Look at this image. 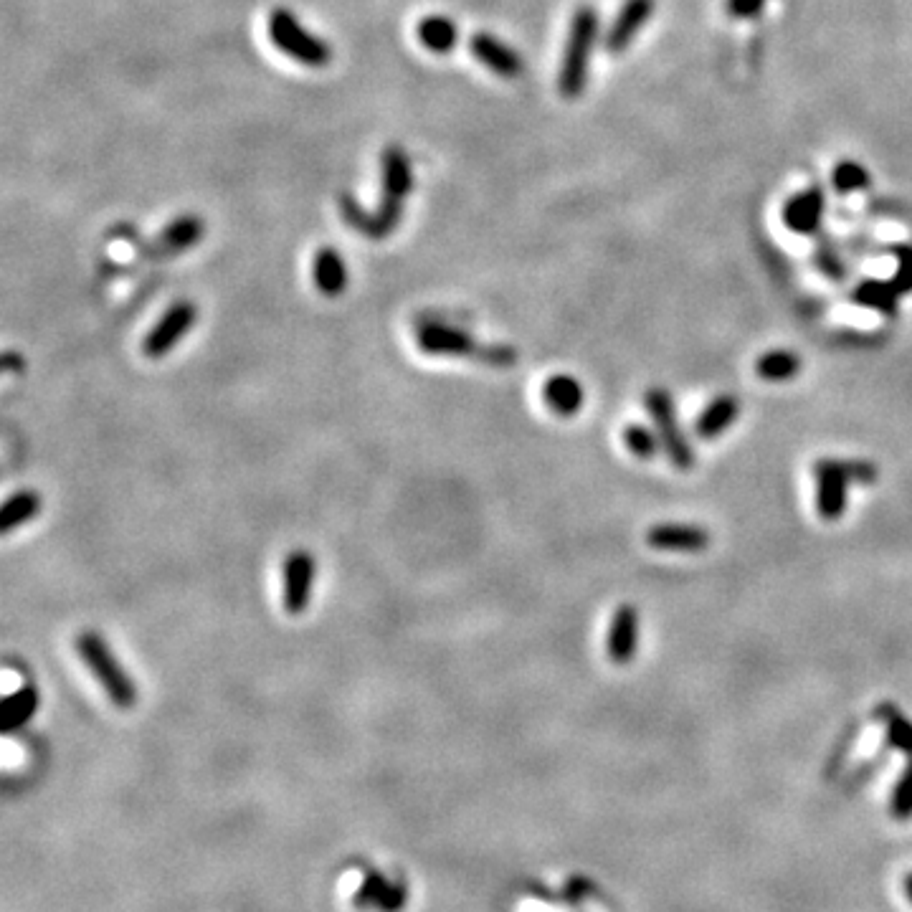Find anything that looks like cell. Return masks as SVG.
Listing matches in <instances>:
<instances>
[{"mask_svg":"<svg viewBox=\"0 0 912 912\" xmlns=\"http://www.w3.org/2000/svg\"><path fill=\"white\" fill-rule=\"evenodd\" d=\"M380 175H383V196L378 211H365L353 196H340V211L345 223L368 239H386L398 228L403 218V206L413 190L411 158L403 147L391 145L380 155Z\"/></svg>","mask_w":912,"mask_h":912,"instance_id":"cell-1","label":"cell"},{"mask_svg":"<svg viewBox=\"0 0 912 912\" xmlns=\"http://www.w3.org/2000/svg\"><path fill=\"white\" fill-rule=\"evenodd\" d=\"M416 345L421 353L439 358H474L492 368H512L517 363V350L512 345H484L469 332L456 330L444 322H421L416 327Z\"/></svg>","mask_w":912,"mask_h":912,"instance_id":"cell-2","label":"cell"},{"mask_svg":"<svg viewBox=\"0 0 912 912\" xmlns=\"http://www.w3.org/2000/svg\"><path fill=\"white\" fill-rule=\"evenodd\" d=\"M598 38V13L596 8L581 6L570 18L568 41H565L563 61L558 71V89L565 99H576L586 89L588 64H591L593 46Z\"/></svg>","mask_w":912,"mask_h":912,"instance_id":"cell-3","label":"cell"},{"mask_svg":"<svg viewBox=\"0 0 912 912\" xmlns=\"http://www.w3.org/2000/svg\"><path fill=\"white\" fill-rule=\"evenodd\" d=\"M76 654L84 659V664L89 667V672L94 674L99 684H102V690L107 692L109 702L114 707H120V710H130L135 707L137 702V687L132 682L130 674L125 672L114 652L109 649L107 639L97 631H82V634L74 639Z\"/></svg>","mask_w":912,"mask_h":912,"instance_id":"cell-4","label":"cell"},{"mask_svg":"<svg viewBox=\"0 0 912 912\" xmlns=\"http://www.w3.org/2000/svg\"><path fill=\"white\" fill-rule=\"evenodd\" d=\"M266 28H269L272 44L297 64L307 66V69H325L332 61L330 44L310 28H304L289 8H274Z\"/></svg>","mask_w":912,"mask_h":912,"instance_id":"cell-5","label":"cell"},{"mask_svg":"<svg viewBox=\"0 0 912 912\" xmlns=\"http://www.w3.org/2000/svg\"><path fill=\"white\" fill-rule=\"evenodd\" d=\"M644 406L649 411V416H652L654 426H657L659 441H662V449L669 456V462L677 469H682V472H690L695 467V451H692L690 441L679 429L672 393L664 391V388H649L644 393Z\"/></svg>","mask_w":912,"mask_h":912,"instance_id":"cell-6","label":"cell"},{"mask_svg":"<svg viewBox=\"0 0 912 912\" xmlns=\"http://www.w3.org/2000/svg\"><path fill=\"white\" fill-rule=\"evenodd\" d=\"M198 320V307L190 299H180V302L170 304V310L155 322L150 332L142 340V353L150 360H160L170 353V350L193 330Z\"/></svg>","mask_w":912,"mask_h":912,"instance_id":"cell-7","label":"cell"},{"mask_svg":"<svg viewBox=\"0 0 912 912\" xmlns=\"http://www.w3.org/2000/svg\"><path fill=\"white\" fill-rule=\"evenodd\" d=\"M284 591L282 603L289 616H302L312 603V591H315L317 560L307 550H294L287 555L282 565Z\"/></svg>","mask_w":912,"mask_h":912,"instance_id":"cell-8","label":"cell"},{"mask_svg":"<svg viewBox=\"0 0 912 912\" xmlns=\"http://www.w3.org/2000/svg\"><path fill=\"white\" fill-rule=\"evenodd\" d=\"M816 482V510L819 517L826 522H834L847 512V492H849V474L844 469V462L839 459H821L814 467Z\"/></svg>","mask_w":912,"mask_h":912,"instance_id":"cell-9","label":"cell"},{"mask_svg":"<svg viewBox=\"0 0 912 912\" xmlns=\"http://www.w3.org/2000/svg\"><path fill=\"white\" fill-rule=\"evenodd\" d=\"M649 548L662 553H705L712 543V535L700 525L684 522H659L646 532Z\"/></svg>","mask_w":912,"mask_h":912,"instance_id":"cell-10","label":"cell"},{"mask_svg":"<svg viewBox=\"0 0 912 912\" xmlns=\"http://www.w3.org/2000/svg\"><path fill=\"white\" fill-rule=\"evenodd\" d=\"M469 51H472L479 64L487 66L489 71H494L502 79H517L525 71L522 56L510 44L492 36V33H474L472 41H469Z\"/></svg>","mask_w":912,"mask_h":912,"instance_id":"cell-11","label":"cell"},{"mask_svg":"<svg viewBox=\"0 0 912 912\" xmlns=\"http://www.w3.org/2000/svg\"><path fill=\"white\" fill-rule=\"evenodd\" d=\"M639 649V611L631 603L616 608L606 636V654L614 664H629Z\"/></svg>","mask_w":912,"mask_h":912,"instance_id":"cell-12","label":"cell"},{"mask_svg":"<svg viewBox=\"0 0 912 912\" xmlns=\"http://www.w3.org/2000/svg\"><path fill=\"white\" fill-rule=\"evenodd\" d=\"M652 13L654 0H626L624 6H621L619 16H616V21L611 23V28H608L606 33V41H603L606 51L621 54L624 49H629L634 36L641 31V26L652 18Z\"/></svg>","mask_w":912,"mask_h":912,"instance_id":"cell-13","label":"cell"},{"mask_svg":"<svg viewBox=\"0 0 912 912\" xmlns=\"http://www.w3.org/2000/svg\"><path fill=\"white\" fill-rule=\"evenodd\" d=\"M821 216H824V193L819 188L804 190L783 206V223L793 234H816L821 226Z\"/></svg>","mask_w":912,"mask_h":912,"instance_id":"cell-14","label":"cell"},{"mask_svg":"<svg viewBox=\"0 0 912 912\" xmlns=\"http://www.w3.org/2000/svg\"><path fill=\"white\" fill-rule=\"evenodd\" d=\"M203 236H206V223H203V218L193 216V213H185V216L173 218V221L163 228V234L155 241V251L163 256L183 254V251L193 249Z\"/></svg>","mask_w":912,"mask_h":912,"instance_id":"cell-15","label":"cell"},{"mask_svg":"<svg viewBox=\"0 0 912 912\" xmlns=\"http://www.w3.org/2000/svg\"><path fill=\"white\" fill-rule=\"evenodd\" d=\"M312 279H315L317 292L325 297H340L348 289V264L340 256V251L332 246H322L312 261Z\"/></svg>","mask_w":912,"mask_h":912,"instance_id":"cell-16","label":"cell"},{"mask_svg":"<svg viewBox=\"0 0 912 912\" xmlns=\"http://www.w3.org/2000/svg\"><path fill=\"white\" fill-rule=\"evenodd\" d=\"M543 398L550 411L558 413V416H576L583 408L586 393H583V386L573 375L558 373L545 380Z\"/></svg>","mask_w":912,"mask_h":912,"instance_id":"cell-17","label":"cell"},{"mask_svg":"<svg viewBox=\"0 0 912 912\" xmlns=\"http://www.w3.org/2000/svg\"><path fill=\"white\" fill-rule=\"evenodd\" d=\"M740 413V401L735 396H717L715 401L707 403L705 411L697 418V436L700 439H717L720 434L735 424Z\"/></svg>","mask_w":912,"mask_h":912,"instance_id":"cell-18","label":"cell"},{"mask_svg":"<svg viewBox=\"0 0 912 912\" xmlns=\"http://www.w3.org/2000/svg\"><path fill=\"white\" fill-rule=\"evenodd\" d=\"M416 36L421 41V46L429 49L431 54H449V51H454L456 41H459V28H456V23L449 16L434 13V16H426L418 21Z\"/></svg>","mask_w":912,"mask_h":912,"instance_id":"cell-19","label":"cell"},{"mask_svg":"<svg viewBox=\"0 0 912 912\" xmlns=\"http://www.w3.org/2000/svg\"><path fill=\"white\" fill-rule=\"evenodd\" d=\"M41 507H44V500L33 489H21V492L11 494L6 505H3V512H0V530L6 532V535L18 530L26 522H31L41 512Z\"/></svg>","mask_w":912,"mask_h":912,"instance_id":"cell-20","label":"cell"},{"mask_svg":"<svg viewBox=\"0 0 912 912\" xmlns=\"http://www.w3.org/2000/svg\"><path fill=\"white\" fill-rule=\"evenodd\" d=\"M38 690L33 684H23L21 690L13 692L11 697H6L3 702V733H16L23 725L31 722V717L38 710Z\"/></svg>","mask_w":912,"mask_h":912,"instance_id":"cell-21","label":"cell"},{"mask_svg":"<svg viewBox=\"0 0 912 912\" xmlns=\"http://www.w3.org/2000/svg\"><path fill=\"white\" fill-rule=\"evenodd\" d=\"M854 302L862 304V307H869V310H877L882 315H895L897 312V299H900V292L895 289L892 282H882V279H864L857 289H854Z\"/></svg>","mask_w":912,"mask_h":912,"instance_id":"cell-22","label":"cell"},{"mask_svg":"<svg viewBox=\"0 0 912 912\" xmlns=\"http://www.w3.org/2000/svg\"><path fill=\"white\" fill-rule=\"evenodd\" d=\"M755 373L763 380L781 383V380L796 378L801 373V358L793 350H771V353L760 355L755 363Z\"/></svg>","mask_w":912,"mask_h":912,"instance_id":"cell-23","label":"cell"},{"mask_svg":"<svg viewBox=\"0 0 912 912\" xmlns=\"http://www.w3.org/2000/svg\"><path fill=\"white\" fill-rule=\"evenodd\" d=\"M624 444L639 459H654L662 451V441H659L657 431H652L644 424H629L624 429Z\"/></svg>","mask_w":912,"mask_h":912,"instance_id":"cell-24","label":"cell"},{"mask_svg":"<svg viewBox=\"0 0 912 912\" xmlns=\"http://www.w3.org/2000/svg\"><path fill=\"white\" fill-rule=\"evenodd\" d=\"M880 717L887 722V740L905 755H912V722L897 707H882Z\"/></svg>","mask_w":912,"mask_h":912,"instance_id":"cell-25","label":"cell"},{"mask_svg":"<svg viewBox=\"0 0 912 912\" xmlns=\"http://www.w3.org/2000/svg\"><path fill=\"white\" fill-rule=\"evenodd\" d=\"M831 185L839 193H854V190H864L869 185V173L854 160H842L831 173Z\"/></svg>","mask_w":912,"mask_h":912,"instance_id":"cell-26","label":"cell"},{"mask_svg":"<svg viewBox=\"0 0 912 912\" xmlns=\"http://www.w3.org/2000/svg\"><path fill=\"white\" fill-rule=\"evenodd\" d=\"M892 816L900 821L912 819V760L905 766L895 791H892Z\"/></svg>","mask_w":912,"mask_h":912,"instance_id":"cell-27","label":"cell"},{"mask_svg":"<svg viewBox=\"0 0 912 912\" xmlns=\"http://www.w3.org/2000/svg\"><path fill=\"white\" fill-rule=\"evenodd\" d=\"M388 880L383 874L378 872H368L365 874V880L360 882L358 892H355V907H378L383 895H386Z\"/></svg>","mask_w":912,"mask_h":912,"instance_id":"cell-28","label":"cell"},{"mask_svg":"<svg viewBox=\"0 0 912 912\" xmlns=\"http://www.w3.org/2000/svg\"><path fill=\"white\" fill-rule=\"evenodd\" d=\"M892 254H895L897 261H900V264H897V274H895V279H892V284H895V289L900 294L912 292V246H905V244L895 246Z\"/></svg>","mask_w":912,"mask_h":912,"instance_id":"cell-29","label":"cell"},{"mask_svg":"<svg viewBox=\"0 0 912 912\" xmlns=\"http://www.w3.org/2000/svg\"><path fill=\"white\" fill-rule=\"evenodd\" d=\"M406 902H408V887L403 885V882H388L386 895H383V900H380L378 910L380 912H398L406 907Z\"/></svg>","mask_w":912,"mask_h":912,"instance_id":"cell-30","label":"cell"},{"mask_svg":"<svg viewBox=\"0 0 912 912\" xmlns=\"http://www.w3.org/2000/svg\"><path fill=\"white\" fill-rule=\"evenodd\" d=\"M816 264H819V269L826 274V277H831V279L844 277L842 259L836 256V251L831 249V246H826V244L819 246V251H816Z\"/></svg>","mask_w":912,"mask_h":912,"instance_id":"cell-31","label":"cell"},{"mask_svg":"<svg viewBox=\"0 0 912 912\" xmlns=\"http://www.w3.org/2000/svg\"><path fill=\"white\" fill-rule=\"evenodd\" d=\"M766 6V0H725V13L733 18H753Z\"/></svg>","mask_w":912,"mask_h":912,"instance_id":"cell-32","label":"cell"},{"mask_svg":"<svg viewBox=\"0 0 912 912\" xmlns=\"http://www.w3.org/2000/svg\"><path fill=\"white\" fill-rule=\"evenodd\" d=\"M844 469H847L852 482L872 484L874 479H877V467H874L872 462H859V459H854V462H844Z\"/></svg>","mask_w":912,"mask_h":912,"instance_id":"cell-33","label":"cell"},{"mask_svg":"<svg viewBox=\"0 0 912 912\" xmlns=\"http://www.w3.org/2000/svg\"><path fill=\"white\" fill-rule=\"evenodd\" d=\"M3 365H6V370H23V358L16 353H6L3 355Z\"/></svg>","mask_w":912,"mask_h":912,"instance_id":"cell-34","label":"cell"},{"mask_svg":"<svg viewBox=\"0 0 912 912\" xmlns=\"http://www.w3.org/2000/svg\"><path fill=\"white\" fill-rule=\"evenodd\" d=\"M905 895H907V900L912 902V874L905 880Z\"/></svg>","mask_w":912,"mask_h":912,"instance_id":"cell-35","label":"cell"}]
</instances>
